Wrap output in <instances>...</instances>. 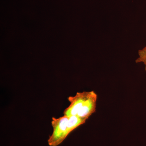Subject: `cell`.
<instances>
[{
	"label": "cell",
	"mask_w": 146,
	"mask_h": 146,
	"mask_svg": "<svg viewBox=\"0 0 146 146\" xmlns=\"http://www.w3.org/2000/svg\"><path fill=\"white\" fill-rule=\"evenodd\" d=\"M68 119L69 117L64 115L58 118L53 117L51 121L53 132L48 140L49 145H59L70 133L68 128Z\"/></svg>",
	"instance_id": "6da1fadb"
},
{
	"label": "cell",
	"mask_w": 146,
	"mask_h": 146,
	"mask_svg": "<svg viewBox=\"0 0 146 146\" xmlns=\"http://www.w3.org/2000/svg\"><path fill=\"white\" fill-rule=\"evenodd\" d=\"M89 94L90 91L77 92L75 96L68 97L70 105L64 110L63 115L68 117L77 116L84 106Z\"/></svg>",
	"instance_id": "7a4b0ae2"
},
{
	"label": "cell",
	"mask_w": 146,
	"mask_h": 146,
	"mask_svg": "<svg viewBox=\"0 0 146 146\" xmlns=\"http://www.w3.org/2000/svg\"><path fill=\"white\" fill-rule=\"evenodd\" d=\"M138 57L135 61L136 63H143L146 71V46L143 48L138 51Z\"/></svg>",
	"instance_id": "3957f363"
}]
</instances>
